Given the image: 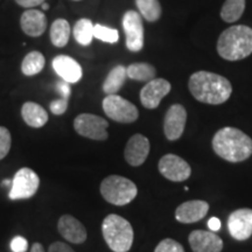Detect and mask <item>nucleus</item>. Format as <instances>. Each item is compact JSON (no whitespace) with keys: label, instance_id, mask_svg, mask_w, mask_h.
Returning <instances> with one entry per match:
<instances>
[{"label":"nucleus","instance_id":"nucleus-1","mask_svg":"<svg viewBox=\"0 0 252 252\" xmlns=\"http://www.w3.org/2000/svg\"><path fill=\"white\" fill-rule=\"evenodd\" d=\"M188 88L198 102L210 105L225 103L232 94V86L228 78L210 71H196L189 77Z\"/></svg>","mask_w":252,"mask_h":252},{"label":"nucleus","instance_id":"nucleus-2","mask_svg":"<svg viewBox=\"0 0 252 252\" xmlns=\"http://www.w3.org/2000/svg\"><path fill=\"white\" fill-rule=\"evenodd\" d=\"M213 150L229 162H242L252 156V139L236 127H223L213 138Z\"/></svg>","mask_w":252,"mask_h":252},{"label":"nucleus","instance_id":"nucleus-3","mask_svg":"<svg viewBox=\"0 0 252 252\" xmlns=\"http://www.w3.org/2000/svg\"><path fill=\"white\" fill-rule=\"evenodd\" d=\"M217 53L226 61H239L252 54V28L236 25L222 32L217 40Z\"/></svg>","mask_w":252,"mask_h":252},{"label":"nucleus","instance_id":"nucleus-4","mask_svg":"<svg viewBox=\"0 0 252 252\" xmlns=\"http://www.w3.org/2000/svg\"><path fill=\"white\" fill-rule=\"evenodd\" d=\"M102 234L113 252H128L133 244V228L124 217L110 214L102 223Z\"/></svg>","mask_w":252,"mask_h":252},{"label":"nucleus","instance_id":"nucleus-5","mask_svg":"<svg viewBox=\"0 0 252 252\" xmlns=\"http://www.w3.org/2000/svg\"><path fill=\"white\" fill-rule=\"evenodd\" d=\"M99 190L104 200L113 206H126L131 203L138 194L134 182L121 175H110L104 179Z\"/></svg>","mask_w":252,"mask_h":252},{"label":"nucleus","instance_id":"nucleus-6","mask_svg":"<svg viewBox=\"0 0 252 252\" xmlns=\"http://www.w3.org/2000/svg\"><path fill=\"white\" fill-rule=\"evenodd\" d=\"M102 106L105 115L110 119L122 123V124L134 123L139 117V111H138L137 106L117 94H108L103 99Z\"/></svg>","mask_w":252,"mask_h":252},{"label":"nucleus","instance_id":"nucleus-7","mask_svg":"<svg viewBox=\"0 0 252 252\" xmlns=\"http://www.w3.org/2000/svg\"><path fill=\"white\" fill-rule=\"evenodd\" d=\"M40 179L33 169L24 167L15 173L12 180L8 197L11 200H26L36 194L39 189Z\"/></svg>","mask_w":252,"mask_h":252},{"label":"nucleus","instance_id":"nucleus-8","mask_svg":"<svg viewBox=\"0 0 252 252\" xmlns=\"http://www.w3.org/2000/svg\"><path fill=\"white\" fill-rule=\"evenodd\" d=\"M109 123L93 113H81L74 121V128L78 134L93 140L108 139Z\"/></svg>","mask_w":252,"mask_h":252},{"label":"nucleus","instance_id":"nucleus-9","mask_svg":"<svg viewBox=\"0 0 252 252\" xmlns=\"http://www.w3.org/2000/svg\"><path fill=\"white\" fill-rule=\"evenodd\" d=\"M122 23L125 33L126 48L133 53L140 52L144 48V25L140 14L130 9L123 15Z\"/></svg>","mask_w":252,"mask_h":252},{"label":"nucleus","instance_id":"nucleus-10","mask_svg":"<svg viewBox=\"0 0 252 252\" xmlns=\"http://www.w3.org/2000/svg\"><path fill=\"white\" fill-rule=\"evenodd\" d=\"M158 168L163 178L173 182H182L189 179L191 168L189 163L175 154H166L158 163Z\"/></svg>","mask_w":252,"mask_h":252},{"label":"nucleus","instance_id":"nucleus-11","mask_svg":"<svg viewBox=\"0 0 252 252\" xmlns=\"http://www.w3.org/2000/svg\"><path fill=\"white\" fill-rule=\"evenodd\" d=\"M186 123H187V111L181 104H173L167 110L163 119V133L168 140L174 141L180 139L184 134Z\"/></svg>","mask_w":252,"mask_h":252},{"label":"nucleus","instance_id":"nucleus-12","mask_svg":"<svg viewBox=\"0 0 252 252\" xmlns=\"http://www.w3.org/2000/svg\"><path fill=\"white\" fill-rule=\"evenodd\" d=\"M229 234L236 241H247L252 236V209L242 208L230 214L228 219Z\"/></svg>","mask_w":252,"mask_h":252},{"label":"nucleus","instance_id":"nucleus-13","mask_svg":"<svg viewBox=\"0 0 252 252\" xmlns=\"http://www.w3.org/2000/svg\"><path fill=\"white\" fill-rule=\"evenodd\" d=\"M172 86L168 81L163 78H154L147 82L143 89L140 90V102L144 108L156 109L161 103L162 98L171 93Z\"/></svg>","mask_w":252,"mask_h":252},{"label":"nucleus","instance_id":"nucleus-14","mask_svg":"<svg viewBox=\"0 0 252 252\" xmlns=\"http://www.w3.org/2000/svg\"><path fill=\"white\" fill-rule=\"evenodd\" d=\"M150 140L143 134H134L128 139L125 146L124 157L126 162L132 167L141 166L150 154Z\"/></svg>","mask_w":252,"mask_h":252},{"label":"nucleus","instance_id":"nucleus-15","mask_svg":"<svg viewBox=\"0 0 252 252\" xmlns=\"http://www.w3.org/2000/svg\"><path fill=\"white\" fill-rule=\"evenodd\" d=\"M193 252H222L223 241L219 235L206 230H194L188 237Z\"/></svg>","mask_w":252,"mask_h":252},{"label":"nucleus","instance_id":"nucleus-16","mask_svg":"<svg viewBox=\"0 0 252 252\" xmlns=\"http://www.w3.org/2000/svg\"><path fill=\"white\" fill-rule=\"evenodd\" d=\"M209 212V204L206 201L191 200L181 203L175 210V219L184 224L196 223L206 217Z\"/></svg>","mask_w":252,"mask_h":252},{"label":"nucleus","instance_id":"nucleus-17","mask_svg":"<svg viewBox=\"0 0 252 252\" xmlns=\"http://www.w3.org/2000/svg\"><path fill=\"white\" fill-rule=\"evenodd\" d=\"M52 64L56 74L68 83H77L83 75L80 63L70 56L58 55L53 60Z\"/></svg>","mask_w":252,"mask_h":252},{"label":"nucleus","instance_id":"nucleus-18","mask_svg":"<svg viewBox=\"0 0 252 252\" xmlns=\"http://www.w3.org/2000/svg\"><path fill=\"white\" fill-rule=\"evenodd\" d=\"M59 232L64 239L74 244H81L87 241V230L84 225L71 215L60 217L58 223Z\"/></svg>","mask_w":252,"mask_h":252},{"label":"nucleus","instance_id":"nucleus-19","mask_svg":"<svg viewBox=\"0 0 252 252\" xmlns=\"http://www.w3.org/2000/svg\"><path fill=\"white\" fill-rule=\"evenodd\" d=\"M20 26L24 33L28 36H41L47 28L46 15L37 9H27L21 15Z\"/></svg>","mask_w":252,"mask_h":252},{"label":"nucleus","instance_id":"nucleus-20","mask_svg":"<svg viewBox=\"0 0 252 252\" xmlns=\"http://www.w3.org/2000/svg\"><path fill=\"white\" fill-rule=\"evenodd\" d=\"M21 116L24 122L31 127H42L48 122V113L42 106L34 102L25 103L21 108Z\"/></svg>","mask_w":252,"mask_h":252},{"label":"nucleus","instance_id":"nucleus-21","mask_svg":"<svg viewBox=\"0 0 252 252\" xmlns=\"http://www.w3.org/2000/svg\"><path fill=\"white\" fill-rule=\"evenodd\" d=\"M126 77L127 75H126V68L124 65H116L104 81L103 91L106 94H116L124 86Z\"/></svg>","mask_w":252,"mask_h":252},{"label":"nucleus","instance_id":"nucleus-22","mask_svg":"<svg viewBox=\"0 0 252 252\" xmlns=\"http://www.w3.org/2000/svg\"><path fill=\"white\" fill-rule=\"evenodd\" d=\"M70 25L67 20L64 19H58L53 23L52 27H50V40L52 43L55 47H61L67 46L69 37H70Z\"/></svg>","mask_w":252,"mask_h":252},{"label":"nucleus","instance_id":"nucleus-23","mask_svg":"<svg viewBox=\"0 0 252 252\" xmlns=\"http://www.w3.org/2000/svg\"><path fill=\"white\" fill-rule=\"evenodd\" d=\"M126 75L133 81L150 82L156 78L157 70L150 63H133L126 68Z\"/></svg>","mask_w":252,"mask_h":252},{"label":"nucleus","instance_id":"nucleus-24","mask_svg":"<svg viewBox=\"0 0 252 252\" xmlns=\"http://www.w3.org/2000/svg\"><path fill=\"white\" fill-rule=\"evenodd\" d=\"M245 9V0H225L220 8V18L224 23L234 24L241 19Z\"/></svg>","mask_w":252,"mask_h":252},{"label":"nucleus","instance_id":"nucleus-25","mask_svg":"<svg viewBox=\"0 0 252 252\" xmlns=\"http://www.w3.org/2000/svg\"><path fill=\"white\" fill-rule=\"evenodd\" d=\"M94 26L93 21L89 19H80L75 24L74 30H72L74 39L76 40V42L80 43L81 46H89L94 39Z\"/></svg>","mask_w":252,"mask_h":252},{"label":"nucleus","instance_id":"nucleus-26","mask_svg":"<svg viewBox=\"0 0 252 252\" xmlns=\"http://www.w3.org/2000/svg\"><path fill=\"white\" fill-rule=\"evenodd\" d=\"M46 64L45 56L40 52H31L25 56L21 63V71L25 76H34L42 70Z\"/></svg>","mask_w":252,"mask_h":252},{"label":"nucleus","instance_id":"nucleus-27","mask_svg":"<svg viewBox=\"0 0 252 252\" xmlns=\"http://www.w3.org/2000/svg\"><path fill=\"white\" fill-rule=\"evenodd\" d=\"M141 17L149 23H156L161 17V5L159 0H135Z\"/></svg>","mask_w":252,"mask_h":252},{"label":"nucleus","instance_id":"nucleus-28","mask_svg":"<svg viewBox=\"0 0 252 252\" xmlns=\"http://www.w3.org/2000/svg\"><path fill=\"white\" fill-rule=\"evenodd\" d=\"M94 37L105 43H116L119 40V33L115 28H110L103 25L96 24L94 26Z\"/></svg>","mask_w":252,"mask_h":252},{"label":"nucleus","instance_id":"nucleus-29","mask_svg":"<svg viewBox=\"0 0 252 252\" xmlns=\"http://www.w3.org/2000/svg\"><path fill=\"white\" fill-rule=\"evenodd\" d=\"M154 252H186L182 245L179 242L172 238L162 239L159 244L157 245Z\"/></svg>","mask_w":252,"mask_h":252},{"label":"nucleus","instance_id":"nucleus-30","mask_svg":"<svg viewBox=\"0 0 252 252\" xmlns=\"http://www.w3.org/2000/svg\"><path fill=\"white\" fill-rule=\"evenodd\" d=\"M11 133L4 126H0V160H2L7 156L11 150Z\"/></svg>","mask_w":252,"mask_h":252},{"label":"nucleus","instance_id":"nucleus-31","mask_svg":"<svg viewBox=\"0 0 252 252\" xmlns=\"http://www.w3.org/2000/svg\"><path fill=\"white\" fill-rule=\"evenodd\" d=\"M9 248H11L12 252H26L28 249V242L23 236H17L11 241Z\"/></svg>","mask_w":252,"mask_h":252},{"label":"nucleus","instance_id":"nucleus-32","mask_svg":"<svg viewBox=\"0 0 252 252\" xmlns=\"http://www.w3.org/2000/svg\"><path fill=\"white\" fill-rule=\"evenodd\" d=\"M49 108H50V111L54 113V115H56V116L63 115V113L67 111L68 99L60 98V99L53 100V102L50 103Z\"/></svg>","mask_w":252,"mask_h":252},{"label":"nucleus","instance_id":"nucleus-33","mask_svg":"<svg viewBox=\"0 0 252 252\" xmlns=\"http://www.w3.org/2000/svg\"><path fill=\"white\" fill-rule=\"evenodd\" d=\"M56 90H58L59 94H61L62 98L68 99L69 96H70V83L64 81L59 82V83L56 84Z\"/></svg>","mask_w":252,"mask_h":252},{"label":"nucleus","instance_id":"nucleus-34","mask_svg":"<svg viewBox=\"0 0 252 252\" xmlns=\"http://www.w3.org/2000/svg\"><path fill=\"white\" fill-rule=\"evenodd\" d=\"M48 252H75L68 244L62 243V242H55L50 244Z\"/></svg>","mask_w":252,"mask_h":252},{"label":"nucleus","instance_id":"nucleus-35","mask_svg":"<svg viewBox=\"0 0 252 252\" xmlns=\"http://www.w3.org/2000/svg\"><path fill=\"white\" fill-rule=\"evenodd\" d=\"M45 0H15L18 5L23 6V7L26 8H32V7H36V6L42 5Z\"/></svg>","mask_w":252,"mask_h":252},{"label":"nucleus","instance_id":"nucleus-36","mask_svg":"<svg viewBox=\"0 0 252 252\" xmlns=\"http://www.w3.org/2000/svg\"><path fill=\"white\" fill-rule=\"evenodd\" d=\"M208 228L212 230L213 232L219 231L220 229V220L217 217H212V219L208 220Z\"/></svg>","mask_w":252,"mask_h":252},{"label":"nucleus","instance_id":"nucleus-37","mask_svg":"<svg viewBox=\"0 0 252 252\" xmlns=\"http://www.w3.org/2000/svg\"><path fill=\"white\" fill-rule=\"evenodd\" d=\"M31 252H45V249L40 243H34L31 249Z\"/></svg>","mask_w":252,"mask_h":252},{"label":"nucleus","instance_id":"nucleus-38","mask_svg":"<svg viewBox=\"0 0 252 252\" xmlns=\"http://www.w3.org/2000/svg\"><path fill=\"white\" fill-rule=\"evenodd\" d=\"M2 186H12V180H4L1 182Z\"/></svg>","mask_w":252,"mask_h":252},{"label":"nucleus","instance_id":"nucleus-39","mask_svg":"<svg viewBox=\"0 0 252 252\" xmlns=\"http://www.w3.org/2000/svg\"><path fill=\"white\" fill-rule=\"evenodd\" d=\"M42 9H45V11L49 9V5L48 4H42Z\"/></svg>","mask_w":252,"mask_h":252},{"label":"nucleus","instance_id":"nucleus-40","mask_svg":"<svg viewBox=\"0 0 252 252\" xmlns=\"http://www.w3.org/2000/svg\"><path fill=\"white\" fill-rule=\"evenodd\" d=\"M74 1H80V0H74Z\"/></svg>","mask_w":252,"mask_h":252}]
</instances>
